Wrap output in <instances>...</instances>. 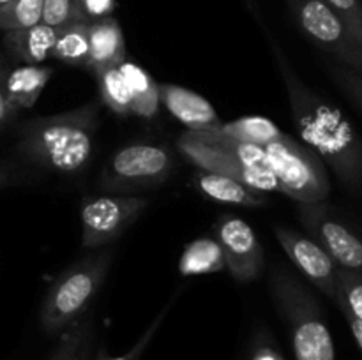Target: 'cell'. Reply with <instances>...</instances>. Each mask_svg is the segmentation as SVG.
Returning <instances> with one entry per match:
<instances>
[{
	"label": "cell",
	"instance_id": "28",
	"mask_svg": "<svg viewBox=\"0 0 362 360\" xmlns=\"http://www.w3.org/2000/svg\"><path fill=\"white\" fill-rule=\"evenodd\" d=\"M175 296H173L172 300H168V302H166V306H163V309L159 311L158 314H156V318L151 321V325H148V327L145 328V332L140 335V339H138V341L134 342V344L131 346V348L127 349L126 353H122V355L112 356V359H110V356H108V359H103V360H140V356L144 355L145 349L148 348V344H151V342L154 341L156 334H158V330H159V328H161L163 321H165L166 316H168L170 309H172L173 302H175Z\"/></svg>",
	"mask_w": 362,
	"mask_h": 360
},
{
	"label": "cell",
	"instance_id": "1",
	"mask_svg": "<svg viewBox=\"0 0 362 360\" xmlns=\"http://www.w3.org/2000/svg\"><path fill=\"white\" fill-rule=\"evenodd\" d=\"M272 49L288 95L293 124L303 143L334 172L346 191L362 193V136L359 131L338 106L306 85L276 41H272Z\"/></svg>",
	"mask_w": 362,
	"mask_h": 360
},
{
	"label": "cell",
	"instance_id": "35",
	"mask_svg": "<svg viewBox=\"0 0 362 360\" xmlns=\"http://www.w3.org/2000/svg\"><path fill=\"white\" fill-rule=\"evenodd\" d=\"M244 2H246V6L250 7V9H253V11H255V4H253V0H244Z\"/></svg>",
	"mask_w": 362,
	"mask_h": 360
},
{
	"label": "cell",
	"instance_id": "24",
	"mask_svg": "<svg viewBox=\"0 0 362 360\" xmlns=\"http://www.w3.org/2000/svg\"><path fill=\"white\" fill-rule=\"evenodd\" d=\"M42 21V0H11L0 6V30L27 28Z\"/></svg>",
	"mask_w": 362,
	"mask_h": 360
},
{
	"label": "cell",
	"instance_id": "13",
	"mask_svg": "<svg viewBox=\"0 0 362 360\" xmlns=\"http://www.w3.org/2000/svg\"><path fill=\"white\" fill-rule=\"evenodd\" d=\"M159 101L193 133L212 131L223 124L214 106L204 95L180 85L159 83Z\"/></svg>",
	"mask_w": 362,
	"mask_h": 360
},
{
	"label": "cell",
	"instance_id": "6",
	"mask_svg": "<svg viewBox=\"0 0 362 360\" xmlns=\"http://www.w3.org/2000/svg\"><path fill=\"white\" fill-rule=\"evenodd\" d=\"M267 168L278 179L285 196L297 203H320L331 194L327 166L303 141L283 133L264 145Z\"/></svg>",
	"mask_w": 362,
	"mask_h": 360
},
{
	"label": "cell",
	"instance_id": "11",
	"mask_svg": "<svg viewBox=\"0 0 362 360\" xmlns=\"http://www.w3.org/2000/svg\"><path fill=\"white\" fill-rule=\"evenodd\" d=\"M214 229L230 275L237 282L258 279L264 270L265 254L255 229L237 215H221Z\"/></svg>",
	"mask_w": 362,
	"mask_h": 360
},
{
	"label": "cell",
	"instance_id": "25",
	"mask_svg": "<svg viewBox=\"0 0 362 360\" xmlns=\"http://www.w3.org/2000/svg\"><path fill=\"white\" fill-rule=\"evenodd\" d=\"M334 302L341 313H350L362 320V272L338 267Z\"/></svg>",
	"mask_w": 362,
	"mask_h": 360
},
{
	"label": "cell",
	"instance_id": "22",
	"mask_svg": "<svg viewBox=\"0 0 362 360\" xmlns=\"http://www.w3.org/2000/svg\"><path fill=\"white\" fill-rule=\"evenodd\" d=\"M59 62L67 66L83 67L88 64V23L87 21H73L57 30L55 44L52 55Z\"/></svg>",
	"mask_w": 362,
	"mask_h": 360
},
{
	"label": "cell",
	"instance_id": "31",
	"mask_svg": "<svg viewBox=\"0 0 362 360\" xmlns=\"http://www.w3.org/2000/svg\"><path fill=\"white\" fill-rule=\"evenodd\" d=\"M247 360H286L283 353L279 352L278 346L271 339L269 334L258 335L251 344L250 359Z\"/></svg>",
	"mask_w": 362,
	"mask_h": 360
},
{
	"label": "cell",
	"instance_id": "18",
	"mask_svg": "<svg viewBox=\"0 0 362 360\" xmlns=\"http://www.w3.org/2000/svg\"><path fill=\"white\" fill-rule=\"evenodd\" d=\"M129 85L131 113L141 119H152L159 113V85L141 66L124 60L119 66Z\"/></svg>",
	"mask_w": 362,
	"mask_h": 360
},
{
	"label": "cell",
	"instance_id": "8",
	"mask_svg": "<svg viewBox=\"0 0 362 360\" xmlns=\"http://www.w3.org/2000/svg\"><path fill=\"white\" fill-rule=\"evenodd\" d=\"M148 207V200L136 194L105 193L81 201V247L85 251L112 246Z\"/></svg>",
	"mask_w": 362,
	"mask_h": 360
},
{
	"label": "cell",
	"instance_id": "4",
	"mask_svg": "<svg viewBox=\"0 0 362 360\" xmlns=\"http://www.w3.org/2000/svg\"><path fill=\"white\" fill-rule=\"evenodd\" d=\"M180 154L204 172L230 176L258 193L283 194L278 179L267 168L264 147L219 136L214 131H186L177 141Z\"/></svg>",
	"mask_w": 362,
	"mask_h": 360
},
{
	"label": "cell",
	"instance_id": "16",
	"mask_svg": "<svg viewBox=\"0 0 362 360\" xmlns=\"http://www.w3.org/2000/svg\"><path fill=\"white\" fill-rule=\"evenodd\" d=\"M55 69L42 64H21L7 69L6 95L14 112L34 108Z\"/></svg>",
	"mask_w": 362,
	"mask_h": 360
},
{
	"label": "cell",
	"instance_id": "23",
	"mask_svg": "<svg viewBox=\"0 0 362 360\" xmlns=\"http://www.w3.org/2000/svg\"><path fill=\"white\" fill-rule=\"evenodd\" d=\"M98 78L99 94L101 101L119 116H129L131 113V92L126 78L119 67L98 71L94 74Z\"/></svg>",
	"mask_w": 362,
	"mask_h": 360
},
{
	"label": "cell",
	"instance_id": "34",
	"mask_svg": "<svg viewBox=\"0 0 362 360\" xmlns=\"http://www.w3.org/2000/svg\"><path fill=\"white\" fill-rule=\"evenodd\" d=\"M11 182H13V175L9 173V169L4 168V166H0V189L6 186H9Z\"/></svg>",
	"mask_w": 362,
	"mask_h": 360
},
{
	"label": "cell",
	"instance_id": "20",
	"mask_svg": "<svg viewBox=\"0 0 362 360\" xmlns=\"http://www.w3.org/2000/svg\"><path fill=\"white\" fill-rule=\"evenodd\" d=\"M95 321L88 313L57 337L55 349L48 360H92L95 352Z\"/></svg>",
	"mask_w": 362,
	"mask_h": 360
},
{
	"label": "cell",
	"instance_id": "19",
	"mask_svg": "<svg viewBox=\"0 0 362 360\" xmlns=\"http://www.w3.org/2000/svg\"><path fill=\"white\" fill-rule=\"evenodd\" d=\"M225 254L221 246L212 236H200L186 246L180 254L179 272L184 277L214 274L225 270Z\"/></svg>",
	"mask_w": 362,
	"mask_h": 360
},
{
	"label": "cell",
	"instance_id": "21",
	"mask_svg": "<svg viewBox=\"0 0 362 360\" xmlns=\"http://www.w3.org/2000/svg\"><path fill=\"white\" fill-rule=\"evenodd\" d=\"M212 131L228 140L258 145V147H264V145L278 140L283 134V131L271 119H265V116H243V119L232 120V122H223L221 126Z\"/></svg>",
	"mask_w": 362,
	"mask_h": 360
},
{
	"label": "cell",
	"instance_id": "12",
	"mask_svg": "<svg viewBox=\"0 0 362 360\" xmlns=\"http://www.w3.org/2000/svg\"><path fill=\"white\" fill-rule=\"evenodd\" d=\"M274 233L278 242L293 267L311 282L317 289H320L325 296L334 300L336 296V270L338 265L332 258L311 239L310 235L286 228V226H274Z\"/></svg>",
	"mask_w": 362,
	"mask_h": 360
},
{
	"label": "cell",
	"instance_id": "3",
	"mask_svg": "<svg viewBox=\"0 0 362 360\" xmlns=\"http://www.w3.org/2000/svg\"><path fill=\"white\" fill-rule=\"evenodd\" d=\"M112 246L94 249L53 279L39 313V325L46 335L59 337L90 313L112 268Z\"/></svg>",
	"mask_w": 362,
	"mask_h": 360
},
{
	"label": "cell",
	"instance_id": "32",
	"mask_svg": "<svg viewBox=\"0 0 362 360\" xmlns=\"http://www.w3.org/2000/svg\"><path fill=\"white\" fill-rule=\"evenodd\" d=\"M7 64H6V56L4 53L0 52V133L7 127V124L14 119L16 112L11 108L9 101H7L6 95V76H7Z\"/></svg>",
	"mask_w": 362,
	"mask_h": 360
},
{
	"label": "cell",
	"instance_id": "5",
	"mask_svg": "<svg viewBox=\"0 0 362 360\" xmlns=\"http://www.w3.org/2000/svg\"><path fill=\"white\" fill-rule=\"evenodd\" d=\"M271 292L288 328L296 360H336V348L324 313L311 289L288 268L276 265Z\"/></svg>",
	"mask_w": 362,
	"mask_h": 360
},
{
	"label": "cell",
	"instance_id": "9",
	"mask_svg": "<svg viewBox=\"0 0 362 360\" xmlns=\"http://www.w3.org/2000/svg\"><path fill=\"white\" fill-rule=\"evenodd\" d=\"M299 30L336 62L362 73V48L325 0H286Z\"/></svg>",
	"mask_w": 362,
	"mask_h": 360
},
{
	"label": "cell",
	"instance_id": "30",
	"mask_svg": "<svg viewBox=\"0 0 362 360\" xmlns=\"http://www.w3.org/2000/svg\"><path fill=\"white\" fill-rule=\"evenodd\" d=\"M117 0H80L81 18L87 23L112 16Z\"/></svg>",
	"mask_w": 362,
	"mask_h": 360
},
{
	"label": "cell",
	"instance_id": "14",
	"mask_svg": "<svg viewBox=\"0 0 362 360\" xmlns=\"http://www.w3.org/2000/svg\"><path fill=\"white\" fill-rule=\"evenodd\" d=\"M126 59V39L113 16L88 23V64L92 73L119 67Z\"/></svg>",
	"mask_w": 362,
	"mask_h": 360
},
{
	"label": "cell",
	"instance_id": "36",
	"mask_svg": "<svg viewBox=\"0 0 362 360\" xmlns=\"http://www.w3.org/2000/svg\"><path fill=\"white\" fill-rule=\"evenodd\" d=\"M7 2H11V0H0V6H4V4H7Z\"/></svg>",
	"mask_w": 362,
	"mask_h": 360
},
{
	"label": "cell",
	"instance_id": "17",
	"mask_svg": "<svg viewBox=\"0 0 362 360\" xmlns=\"http://www.w3.org/2000/svg\"><path fill=\"white\" fill-rule=\"evenodd\" d=\"M194 186L198 187L205 198L212 201H218L223 205H235V207H250L258 208L267 203V194L258 193L230 176L219 175V173L204 172L198 169L193 176Z\"/></svg>",
	"mask_w": 362,
	"mask_h": 360
},
{
	"label": "cell",
	"instance_id": "29",
	"mask_svg": "<svg viewBox=\"0 0 362 360\" xmlns=\"http://www.w3.org/2000/svg\"><path fill=\"white\" fill-rule=\"evenodd\" d=\"M362 48V0H325Z\"/></svg>",
	"mask_w": 362,
	"mask_h": 360
},
{
	"label": "cell",
	"instance_id": "33",
	"mask_svg": "<svg viewBox=\"0 0 362 360\" xmlns=\"http://www.w3.org/2000/svg\"><path fill=\"white\" fill-rule=\"evenodd\" d=\"M343 316H345L346 323H349V327H350V332H352L354 339H356L357 346H359V349L362 353V320L352 316L350 313H343Z\"/></svg>",
	"mask_w": 362,
	"mask_h": 360
},
{
	"label": "cell",
	"instance_id": "7",
	"mask_svg": "<svg viewBox=\"0 0 362 360\" xmlns=\"http://www.w3.org/2000/svg\"><path fill=\"white\" fill-rule=\"evenodd\" d=\"M173 169V155L156 141H133L105 162L99 175V187L106 193L133 194L166 182Z\"/></svg>",
	"mask_w": 362,
	"mask_h": 360
},
{
	"label": "cell",
	"instance_id": "27",
	"mask_svg": "<svg viewBox=\"0 0 362 360\" xmlns=\"http://www.w3.org/2000/svg\"><path fill=\"white\" fill-rule=\"evenodd\" d=\"M73 21H83L80 0H42V23L59 28Z\"/></svg>",
	"mask_w": 362,
	"mask_h": 360
},
{
	"label": "cell",
	"instance_id": "26",
	"mask_svg": "<svg viewBox=\"0 0 362 360\" xmlns=\"http://www.w3.org/2000/svg\"><path fill=\"white\" fill-rule=\"evenodd\" d=\"M325 67H327V73L331 74L334 83L343 90V94L362 112V73L352 69V67L343 66L336 60L325 64Z\"/></svg>",
	"mask_w": 362,
	"mask_h": 360
},
{
	"label": "cell",
	"instance_id": "15",
	"mask_svg": "<svg viewBox=\"0 0 362 360\" xmlns=\"http://www.w3.org/2000/svg\"><path fill=\"white\" fill-rule=\"evenodd\" d=\"M59 28L46 23L4 32L2 44L7 55L20 64H42L52 55Z\"/></svg>",
	"mask_w": 362,
	"mask_h": 360
},
{
	"label": "cell",
	"instance_id": "2",
	"mask_svg": "<svg viewBox=\"0 0 362 360\" xmlns=\"http://www.w3.org/2000/svg\"><path fill=\"white\" fill-rule=\"evenodd\" d=\"M99 113V104L92 101L59 115L27 120L20 127L14 152L45 172L78 175L94 155Z\"/></svg>",
	"mask_w": 362,
	"mask_h": 360
},
{
	"label": "cell",
	"instance_id": "10",
	"mask_svg": "<svg viewBox=\"0 0 362 360\" xmlns=\"http://www.w3.org/2000/svg\"><path fill=\"white\" fill-rule=\"evenodd\" d=\"M297 205L304 229L332 261L339 268L362 272V235L339 219L325 201Z\"/></svg>",
	"mask_w": 362,
	"mask_h": 360
}]
</instances>
